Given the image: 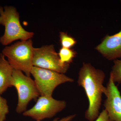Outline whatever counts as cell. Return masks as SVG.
<instances>
[{
  "label": "cell",
  "instance_id": "1",
  "mask_svg": "<svg viewBox=\"0 0 121 121\" xmlns=\"http://www.w3.org/2000/svg\"><path fill=\"white\" fill-rule=\"evenodd\" d=\"M105 78L104 72L89 63H83L79 71L78 83L84 89L89 100V108L85 115L88 121H95L99 116L102 95L107 91L103 85Z\"/></svg>",
  "mask_w": 121,
  "mask_h": 121
},
{
  "label": "cell",
  "instance_id": "2",
  "mask_svg": "<svg viewBox=\"0 0 121 121\" xmlns=\"http://www.w3.org/2000/svg\"><path fill=\"white\" fill-rule=\"evenodd\" d=\"M0 24L4 27V35L0 38V43L7 46L13 41L32 39L34 33L26 31L20 21L19 13L12 6L0 7Z\"/></svg>",
  "mask_w": 121,
  "mask_h": 121
},
{
  "label": "cell",
  "instance_id": "3",
  "mask_svg": "<svg viewBox=\"0 0 121 121\" xmlns=\"http://www.w3.org/2000/svg\"><path fill=\"white\" fill-rule=\"evenodd\" d=\"M35 48L31 39L20 40L2 50V53L13 69L21 71L30 76L33 65Z\"/></svg>",
  "mask_w": 121,
  "mask_h": 121
},
{
  "label": "cell",
  "instance_id": "4",
  "mask_svg": "<svg viewBox=\"0 0 121 121\" xmlns=\"http://www.w3.org/2000/svg\"><path fill=\"white\" fill-rule=\"evenodd\" d=\"M11 84L17 91L18 103L16 111L18 113L25 112L29 103L40 95L34 80L21 71L13 69Z\"/></svg>",
  "mask_w": 121,
  "mask_h": 121
},
{
  "label": "cell",
  "instance_id": "5",
  "mask_svg": "<svg viewBox=\"0 0 121 121\" xmlns=\"http://www.w3.org/2000/svg\"><path fill=\"white\" fill-rule=\"evenodd\" d=\"M40 96H52L56 87L67 82H73V79L51 70L33 66L31 72Z\"/></svg>",
  "mask_w": 121,
  "mask_h": 121
},
{
  "label": "cell",
  "instance_id": "6",
  "mask_svg": "<svg viewBox=\"0 0 121 121\" xmlns=\"http://www.w3.org/2000/svg\"><path fill=\"white\" fill-rule=\"evenodd\" d=\"M33 66L51 70L64 74L69 65H63L60 63L58 53L53 44L35 48L33 59Z\"/></svg>",
  "mask_w": 121,
  "mask_h": 121
},
{
  "label": "cell",
  "instance_id": "7",
  "mask_svg": "<svg viewBox=\"0 0 121 121\" xmlns=\"http://www.w3.org/2000/svg\"><path fill=\"white\" fill-rule=\"evenodd\" d=\"M66 106L64 101L54 99L52 96H40L35 104L23 113L25 117H30L37 121L53 117L65 109Z\"/></svg>",
  "mask_w": 121,
  "mask_h": 121
},
{
  "label": "cell",
  "instance_id": "8",
  "mask_svg": "<svg viewBox=\"0 0 121 121\" xmlns=\"http://www.w3.org/2000/svg\"><path fill=\"white\" fill-rule=\"evenodd\" d=\"M105 95L104 106L111 121H121V95L110 76Z\"/></svg>",
  "mask_w": 121,
  "mask_h": 121
},
{
  "label": "cell",
  "instance_id": "9",
  "mask_svg": "<svg viewBox=\"0 0 121 121\" xmlns=\"http://www.w3.org/2000/svg\"><path fill=\"white\" fill-rule=\"evenodd\" d=\"M95 49L108 60H114L121 58V29L112 35H106Z\"/></svg>",
  "mask_w": 121,
  "mask_h": 121
},
{
  "label": "cell",
  "instance_id": "10",
  "mask_svg": "<svg viewBox=\"0 0 121 121\" xmlns=\"http://www.w3.org/2000/svg\"><path fill=\"white\" fill-rule=\"evenodd\" d=\"M5 56L0 54V94L4 93L11 84L13 68L5 59Z\"/></svg>",
  "mask_w": 121,
  "mask_h": 121
},
{
  "label": "cell",
  "instance_id": "11",
  "mask_svg": "<svg viewBox=\"0 0 121 121\" xmlns=\"http://www.w3.org/2000/svg\"><path fill=\"white\" fill-rule=\"evenodd\" d=\"M77 53L71 48H61L58 53L60 63L63 65H69L72 62Z\"/></svg>",
  "mask_w": 121,
  "mask_h": 121
},
{
  "label": "cell",
  "instance_id": "12",
  "mask_svg": "<svg viewBox=\"0 0 121 121\" xmlns=\"http://www.w3.org/2000/svg\"><path fill=\"white\" fill-rule=\"evenodd\" d=\"M59 38L62 48H71L75 45L77 42L73 37L63 32H60Z\"/></svg>",
  "mask_w": 121,
  "mask_h": 121
},
{
  "label": "cell",
  "instance_id": "13",
  "mask_svg": "<svg viewBox=\"0 0 121 121\" xmlns=\"http://www.w3.org/2000/svg\"><path fill=\"white\" fill-rule=\"evenodd\" d=\"M113 66L110 72V76L112 77L115 83H121V60L116 59L114 60Z\"/></svg>",
  "mask_w": 121,
  "mask_h": 121
},
{
  "label": "cell",
  "instance_id": "14",
  "mask_svg": "<svg viewBox=\"0 0 121 121\" xmlns=\"http://www.w3.org/2000/svg\"><path fill=\"white\" fill-rule=\"evenodd\" d=\"M9 112V106L7 100L0 94V121H5Z\"/></svg>",
  "mask_w": 121,
  "mask_h": 121
},
{
  "label": "cell",
  "instance_id": "15",
  "mask_svg": "<svg viewBox=\"0 0 121 121\" xmlns=\"http://www.w3.org/2000/svg\"><path fill=\"white\" fill-rule=\"evenodd\" d=\"M95 121H111L107 111L105 109L103 110L99 114L97 118Z\"/></svg>",
  "mask_w": 121,
  "mask_h": 121
},
{
  "label": "cell",
  "instance_id": "16",
  "mask_svg": "<svg viewBox=\"0 0 121 121\" xmlns=\"http://www.w3.org/2000/svg\"><path fill=\"white\" fill-rule=\"evenodd\" d=\"M75 115H69L67 117H64L61 119L56 118L54 119L53 121H71L75 117Z\"/></svg>",
  "mask_w": 121,
  "mask_h": 121
},
{
  "label": "cell",
  "instance_id": "17",
  "mask_svg": "<svg viewBox=\"0 0 121 121\" xmlns=\"http://www.w3.org/2000/svg\"><path fill=\"white\" fill-rule=\"evenodd\" d=\"M1 54V52H0V54Z\"/></svg>",
  "mask_w": 121,
  "mask_h": 121
},
{
  "label": "cell",
  "instance_id": "18",
  "mask_svg": "<svg viewBox=\"0 0 121 121\" xmlns=\"http://www.w3.org/2000/svg\"></svg>",
  "mask_w": 121,
  "mask_h": 121
}]
</instances>
